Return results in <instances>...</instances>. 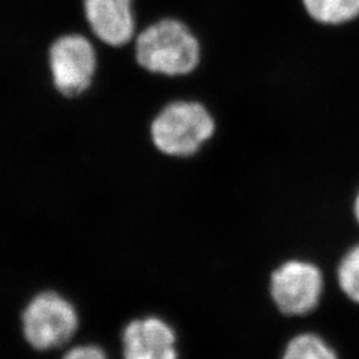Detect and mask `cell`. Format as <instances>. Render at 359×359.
Returning a JSON list of instances; mask_svg holds the SVG:
<instances>
[{
	"label": "cell",
	"instance_id": "6da1fadb",
	"mask_svg": "<svg viewBox=\"0 0 359 359\" xmlns=\"http://www.w3.org/2000/svg\"><path fill=\"white\" fill-rule=\"evenodd\" d=\"M135 59L149 74L187 76L194 72L201 62V44L184 22L164 18L136 36Z\"/></svg>",
	"mask_w": 359,
	"mask_h": 359
},
{
	"label": "cell",
	"instance_id": "7a4b0ae2",
	"mask_svg": "<svg viewBox=\"0 0 359 359\" xmlns=\"http://www.w3.org/2000/svg\"><path fill=\"white\" fill-rule=\"evenodd\" d=\"M20 333L31 350L47 354L65 346L79 330L74 304L53 289H41L28 298L19 314Z\"/></svg>",
	"mask_w": 359,
	"mask_h": 359
},
{
	"label": "cell",
	"instance_id": "3957f363",
	"mask_svg": "<svg viewBox=\"0 0 359 359\" xmlns=\"http://www.w3.org/2000/svg\"><path fill=\"white\" fill-rule=\"evenodd\" d=\"M216 133V120L204 104L175 100L154 118L149 136L157 151L173 157L197 154Z\"/></svg>",
	"mask_w": 359,
	"mask_h": 359
},
{
	"label": "cell",
	"instance_id": "277c9868",
	"mask_svg": "<svg viewBox=\"0 0 359 359\" xmlns=\"http://www.w3.org/2000/svg\"><path fill=\"white\" fill-rule=\"evenodd\" d=\"M52 80L63 96L74 99L88 90L97 68V56L90 40L71 34L57 39L50 48Z\"/></svg>",
	"mask_w": 359,
	"mask_h": 359
},
{
	"label": "cell",
	"instance_id": "5b68a950",
	"mask_svg": "<svg viewBox=\"0 0 359 359\" xmlns=\"http://www.w3.org/2000/svg\"><path fill=\"white\" fill-rule=\"evenodd\" d=\"M321 271L314 265L290 261L271 277V295L285 314L301 316L317 306L322 293Z\"/></svg>",
	"mask_w": 359,
	"mask_h": 359
},
{
	"label": "cell",
	"instance_id": "8992f818",
	"mask_svg": "<svg viewBox=\"0 0 359 359\" xmlns=\"http://www.w3.org/2000/svg\"><path fill=\"white\" fill-rule=\"evenodd\" d=\"M84 13L95 36L109 47H124L135 38L133 0H84Z\"/></svg>",
	"mask_w": 359,
	"mask_h": 359
},
{
	"label": "cell",
	"instance_id": "52a82bcc",
	"mask_svg": "<svg viewBox=\"0 0 359 359\" xmlns=\"http://www.w3.org/2000/svg\"><path fill=\"white\" fill-rule=\"evenodd\" d=\"M123 342L126 359H177L175 333L158 318L130 322Z\"/></svg>",
	"mask_w": 359,
	"mask_h": 359
},
{
	"label": "cell",
	"instance_id": "ba28073f",
	"mask_svg": "<svg viewBox=\"0 0 359 359\" xmlns=\"http://www.w3.org/2000/svg\"><path fill=\"white\" fill-rule=\"evenodd\" d=\"M302 6L323 26H342L359 18V0H302Z\"/></svg>",
	"mask_w": 359,
	"mask_h": 359
},
{
	"label": "cell",
	"instance_id": "9c48e42d",
	"mask_svg": "<svg viewBox=\"0 0 359 359\" xmlns=\"http://www.w3.org/2000/svg\"><path fill=\"white\" fill-rule=\"evenodd\" d=\"M283 359H337V355L320 337L302 334L290 341Z\"/></svg>",
	"mask_w": 359,
	"mask_h": 359
},
{
	"label": "cell",
	"instance_id": "30bf717a",
	"mask_svg": "<svg viewBox=\"0 0 359 359\" xmlns=\"http://www.w3.org/2000/svg\"><path fill=\"white\" fill-rule=\"evenodd\" d=\"M338 281L346 295L359 302V245L342 259L338 269Z\"/></svg>",
	"mask_w": 359,
	"mask_h": 359
},
{
	"label": "cell",
	"instance_id": "8fae6325",
	"mask_svg": "<svg viewBox=\"0 0 359 359\" xmlns=\"http://www.w3.org/2000/svg\"><path fill=\"white\" fill-rule=\"evenodd\" d=\"M62 359H108L105 353L95 345H80L69 348Z\"/></svg>",
	"mask_w": 359,
	"mask_h": 359
},
{
	"label": "cell",
	"instance_id": "7c38bea8",
	"mask_svg": "<svg viewBox=\"0 0 359 359\" xmlns=\"http://www.w3.org/2000/svg\"><path fill=\"white\" fill-rule=\"evenodd\" d=\"M355 216H357L359 221V193L358 196H357V198H355Z\"/></svg>",
	"mask_w": 359,
	"mask_h": 359
}]
</instances>
